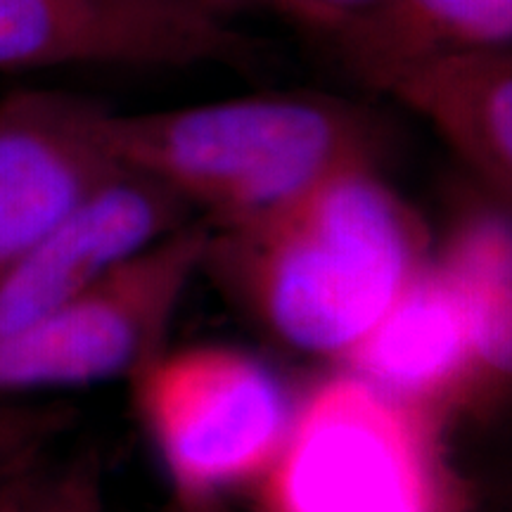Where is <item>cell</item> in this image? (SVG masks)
<instances>
[{"label":"cell","mask_w":512,"mask_h":512,"mask_svg":"<svg viewBox=\"0 0 512 512\" xmlns=\"http://www.w3.org/2000/svg\"><path fill=\"white\" fill-rule=\"evenodd\" d=\"M100 133L121 169L162 183L211 228L264 219L344 166L380 157V128L366 110L313 93L155 112L105 107Z\"/></svg>","instance_id":"cell-2"},{"label":"cell","mask_w":512,"mask_h":512,"mask_svg":"<svg viewBox=\"0 0 512 512\" xmlns=\"http://www.w3.org/2000/svg\"><path fill=\"white\" fill-rule=\"evenodd\" d=\"M501 453L494 477L489 479L486 491L479 494V512H512V432L491 437Z\"/></svg>","instance_id":"cell-17"},{"label":"cell","mask_w":512,"mask_h":512,"mask_svg":"<svg viewBox=\"0 0 512 512\" xmlns=\"http://www.w3.org/2000/svg\"><path fill=\"white\" fill-rule=\"evenodd\" d=\"M192 219L162 183L121 169L0 275V337L29 328Z\"/></svg>","instance_id":"cell-7"},{"label":"cell","mask_w":512,"mask_h":512,"mask_svg":"<svg viewBox=\"0 0 512 512\" xmlns=\"http://www.w3.org/2000/svg\"><path fill=\"white\" fill-rule=\"evenodd\" d=\"M437 252L377 162H356L238 228H211L202 271L275 342L337 366Z\"/></svg>","instance_id":"cell-1"},{"label":"cell","mask_w":512,"mask_h":512,"mask_svg":"<svg viewBox=\"0 0 512 512\" xmlns=\"http://www.w3.org/2000/svg\"><path fill=\"white\" fill-rule=\"evenodd\" d=\"M67 422L69 415L55 406L15 403L0 396V465L41 451Z\"/></svg>","instance_id":"cell-14"},{"label":"cell","mask_w":512,"mask_h":512,"mask_svg":"<svg viewBox=\"0 0 512 512\" xmlns=\"http://www.w3.org/2000/svg\"><path fill=\"white\" fill-rule=\"evenodd\" d=\"M102 110L43 88L0 98V275L121 171L102 143Z\"/></svg>","instance_id":"cell-8"},{"label":"cell","mask_w":512,"mask_h":512,"mask_svg":"<svg viewBox=\"0 0 512 512\" xmlns=\"http://www.w3.org/2000/svg\"><path fill=\"white\" fill-rule=\"evenodd\" d=\"M29 512H107L98 458L86 453L57 467H43Z\"/></svg>","instance_id":"cell-13"},{"label":"cell","mask_w":512,"mask_h":512,"mask_svg":"<svg viewBox=\"0 0 512 512\" xmlns=\"http://www.w3.org/2000/svg\"><path fill=\"white\" fill-rule=\"evenodd\" d=\"M131 384L178 505L228 501L259 484L299 401L268 363L226 344L166 347Z\"/></svg>","instance_id":"cell-4"},{"label":"cell","mask_w":512,"mask_h":512,"mask_svg":"<svg viewBox=\"0 0 512 512\" xmlns=\"http://www.w3.org/2000/svg\"><path fill=\"white\" fill-rule=\"evenodd\" d=\"M437 259L463 294L472 368L453 425L512 432V207L467 183L437 240Z\"/></svg>","instance_id":"cell-9"},{"label":"cell","mask_w":512,"mask_h":512,"mask_svg":"<svg viewBox=\"0 0 512 512\" xmlns=\"http://www.w3.org/2000/svg\"><path fill=\"white\" fill-rule=\"evenodd\" d=\"M254 60L249 36L195 0H0V72Z\"/></svg>","instance_id":"cell-6"},{"label":"cell","mask_w":512,"mask_h":512,"mask_svg":"<svg viewBox=\"0 0 512 512\" xmlns=\"http://www.w3.org/2000/svg\"><path fill=\"white\" fill-rule=\"evenodd\" d=\"M41 472V451L0 465V512H29Z\"/></svg>","instance_id":"cell-16"},{"label":"cell","mask_w":512,"mask_h":512,"mask_svg":"<svg viewBox=\"0 0 512 512\" xmlns=\"http://www.w3.org/2000/svg\"><path fill=\"white\" fill-rule=\"evenodd\" d=\"M209 223L192 219L29 328L0 337V396L133 380L166 349Z\"/></svg>","instance_id":"cell-5"},{"label":"cell","mask_w":512,"mask_h":512,"mask_svg":"<svg viewBox=\"0 0 512 512\" xmlns=\"http://www.w3.org/2000/svg\"><path fill=\"white\" fill-rule=\"evenodd\" d=\"M448 427L344 368L299 394L256 512H465Z\"/></svg>","instance_id":"cell-3"},{"label":"cell","mask_w":512,"mask_h":512,"mask_svg":"<svg viewBox=\"0 0 512 512\" xmlns=\"http://www.w3.org/2000/svg\"><path fill=\"white\" fill-rule=\"evenodd\" d=\"M434 415L451 430L472 368L463 294L434 252L392 309L337 366Z\"/></svg>","instance_id":"cell-10"},{"label":"cell","mask_w":512,"mask_h":512,"mask_svg":"<svg viewBox=\"0 0 512 512\" xmlns=\"http://www.w3.org/2000/svg\"><path fill=\"white\" fill-rule=\"evenodd\" d=\"M176 512H233L228 501H207V503H190V505H178Z\"/></svg>","instance_id":"cell-19"},{"label":"cell","mask_w":512,"mask_h":512,"mask_svg":"<svg viewBox=\"0 0 512 512\" xmlns=\"http://www.w3.org/2000/svg\"><path fill=\"white\" fill-rule=\"evenodd\" d=\"M377 3L380 0H285L280 15L304 31L330 41L347 24L373 10Z\"/></svg>","instance_id":"cell-15"},{"label":"cell","mask_w":512,"mask_h":512,"mask_svg":"<svg viewBox=\"0 0 512 512\" xmlns=\"http://www.w3.org/2000/svg\"><path fill=\"white\" fill-rule=\"evenodd\" d=\"M342 67L375 88L403 69L512 48V0H380L330 38Z\"/></svg>","instance_id":"cell-12"},{"label":"cell","mask_w":512,"mask_h":512,"mask_svg":"<svg viewBox=\"0 0 512 512\" xmlns=\"http://www.w3.org/2000/svg\"><path fill=\"white\" fill-rule=\"evenodd\" d=\"M195 3L211 17L235 22L240 15H249V12H278L280 15L285 0H195Z\"/></svg>","instance_id":"cell-18"},{"label":"cell","mask_w":512,"mask_h":512,"mask_svg":"<svg viewBox=\"0 0 512 512\" xmlns=\"http://www.w3.org/2000/svg\"><path fill=\"white\" fill-rule=\"evenodd\" d=\"M373 91L425 121L477 188L512 207V48L403 69Z\"/></svg>","instance_id":"cell-11"}]
</instances>
